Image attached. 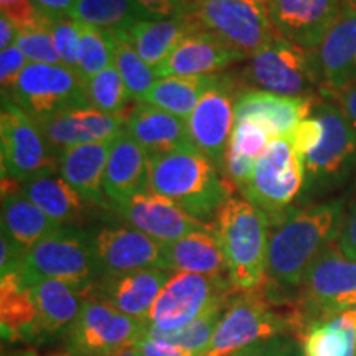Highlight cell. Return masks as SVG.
Wrapping results in <instances>:
<instances>
[{"label": "cell", "instance_id": "cell-33", "mask_svg": "<svg viewBox=\"0 0 356 356\" xmlns=\"http://www.w3.org/2000/svg\"><path fill=\"white\" fill-rule=\"evenodd\" d=\"M273 140L270 134L257 121L243 119L236 121L231 134L228 150H226L225 170L241 193L251 180L257 160Z\"/></svg>", "mask_w": 356, "mask_h": 356}, {"label": "cell", "instance_id": "cell-15", "mask_svg": "<svg viewBox=\"0 0 356 356\" xmlns=\"http://www.w3.org/2000/svg\"><path fill=\"white\" fill-rule=\"evenodd\" d=\"M89 236L97 277L142 269L170 270L167 243H160L131 226H101Z\"/></svg>", "mask_w": 356, "mask_h": 356}, {"label": "cell", "instance_id": "cell-47", "mask_svg": "<svg viewBox=\"0 0 356 356\" xmlns=\"http://www.w3.org/2000/svg\"><path fill=\"white\" fill-rule=\"evenodd\" d=\"M337 244L345 256L356 261V198L346 208L345 220L343 225H341L340 234H338Z\"/></svg>", "mask_w": 356, "mask_h": 356}, {"label": "cell", "instance_id": "cell-14", "mask_svg": "<svg viewBox=\"0 0 356 356\" xmlns=\"http://www.w3.org/2000/svg\"><path fill=\"white\" fill-rule=\"evenodd\" d=\"M248 78L259 91L291 97H315L320 91L312 51L277 37L249 61Z\"/></svg>", "mask_w": 356, "mask_h": 356}, {"label": "cell", "instance_id": "cell-10", "mask_svg": "<svg viewBox=\"0 0 356 356\" xmlns=\"http://www.w3.org/2000/svg\"><path fill=\"white\" fill-rule=\"evenodd\" d=\"M234 287L228 277L173 273L150 309L149 328L172 332L185 327L213 307L229 300Z\"/></svg>", "mask_w": 356, "mask_h": 356}, {"label": "cell", "instance_id": "cell-4", "mask_svg": "<svg viewBox=\"0 0 356 356\" xmlns=\"http://www.w3.org/2000/svg\"><path fill=\"white\" fill-rule=\"evenodd\" d=\"M312 114L322 124V137L302 160L299 207L343 186L356 170V134L340 106L318 99Z\"/></svg>", "mask_w": 356, "mask_h": 356}, {"label": "cell", "instance_id": "cell-7", "mask_svg": "<svg viewBox=\"0 0 356 356\" xmlns=\"http://www.w3.org/2000/svg\"><path fill=\"white\" fill-rule=\"evenodd\" d=\"M304 188V168L291 140L275 137L257 160L251 180L243 195L269 221V226L280 220L299 202Z\"/></svg>", "mask_w": 356, "mask_h": 356}, {"label": "cell", "instance_id": "cell-38", "mask_svg": "<svg viewBox=\"0 0 356 356\" xmlns=\"http://www.w3.org/2000/svg\"><path fill=\"white\" fill-rule=\"evenodd\" d=\"M114 37V66L121 74L131 101H144L149 91L157 81V74L152 66L142 60L139 53L127 42L122 33L113 32Z\"/></svg>", "mask_w": 356, "mask_h": 356}, {"label": "cell", "instance_id": "cell-3", "mask_svg": "<svg viewBox=\"0 0 356 356\" xmlns=\"http://www.w3.org/2000/svg\"><path fill=\"white\" fill-rule=\"evenodd\" d=\"M238 292L261 291L267 280L269 221L246 198L231 197L218 211L213 226Z\"/></svg>", "mask_w": 356, "mask_h": 356}, {"label": "cell", "instance_id": "cell-56", "mask_svg": "<svg viewBox=\"0 0 356 356\" xmlns=\"http://www.w3.org/2000/svg\"><path fill=\"white\" fill-rule=\"evenodd\" d=\"M345 2H348L351 7H355V8H356V2H353V0H345Z\"/></svg>", "mask_w": 356, "mask_h": 356}, {"label": "cell", "instance_id": "cell-29", "mask_svg": "<svg viewBox=\"0 0 356 356\" xmlns=\"http://www.w3.org/2000/svg\"><path fill=\"white\" fill-rule=\"evenodd\" d=\"M20 191L61 226L76 225L84 216L86 202L58 170H48L29 178L22 184Z\"/></svg>", "mask_w": 356, "mask_h": 356}, {"label": "cell", "instance_id": "cell-19", "mask_svg": "<svg viewBox=\"0 0 356 356\" xmlns=\"http://www.w3.org/2000/svg\"><path fill=\"white\" fill-rule=\"evenodd\" d=\"M345 0H270V19L282 38L314 51L330 32Z\"/></svg>", "mask_w": 356, "mask_h": 356}, {"label": "cell", "instance_id": "cell-35", "mask_svg": "<svg viewBox=\"0 0 356 356\" xmlns=\"http://www.w3.org/2000/svg\"><path fill=\"white\" fill-rule=\"evenodd\" d=\"M302 353L304 356H356L353 310L305 325L302 332Z\"/></svg>", "mask_w": 356, "mask_h": 356}, {"label": "cell", "instance_id": "cell-51", "mask_svg": "<svg viewBox=\"0 0 356 356\" xmlns=\"http://www.w3.org/2000/svg\"><path fill=\"white\" fill-rule=\"evenodd\" d=\"M17 38V29L7 17H0V48L6 50V48L15 44Z\"/></svg>", "mask_w": 356, "mask_h": 356}, {"label": "cell", "instance_id": "cell-41", "mask_svg": "<svg viewBox=\"0 0 356 356\" xmlns=\"http://www.w3.org/2000/svg\"><path fill=\"white\" fill-rule=\"evenodd\" d=\"M15 47L24 53L29 63L61 65L55 40L51 35L50 20L42 17L37 24L17 30Z\"/></svg>", "mask_w": 356, "mask_h": 356}, {"label": "cell", "instance_id": "cell-34", "mask_svg": "<svg viewBox=\"0 0 356 356\" xmlns=\"http://www.w3.org/2000/svg\"><path fill=\"white\" fill-rule=\"evenodd\" d=\"M220 81L221 76L216 74L159 78L142 102L188 121L200 99Z\"/></svg>", "mask_w": 356, "mask_h": 356}, {"label": "cell", "instance_id": "cell-32", "mask_svg": "<svg viewBox=\"0 0 356 356\" xmlns=\"http://www.w3.org/2000/svg\"><path fill=\"white\" fill-rule=\"evenodd\" d=\"M60 228L20 190L2 193V231L25 252Z\"/></svg>", "mask_w": 356, "mask_h": 356}, {"label": "cell", "instance_id": "cell-30", "mask_svg": "<svg viewBox=\"0 0 356 356\" xmlns=\"http://www.w3.org/2000/svg\"><path fill=\"white\" fill-rule=\"evenodd\" d=\"M188 17H173V19H144L137 20L127 29L119 30L139 53L147 65L157 68L173 51L178 42L195 29Z\"/></svg>", "mask_w": 356, "mask_h": 356}, {"label": "cell", "instance_id": "cell-46", "mask_svg": "<svg viewBox=\"0 0 356 356\" xmlns=\"http://www.w3.org/2000/svg\"><path fill=\"white\" fill-rule=\"evenodd\" d=\"M145 19H173L185 15L180 0H132Z\"/></svg>", "mask_w": 356, "mask_h": 356}, {"label": "cell", "instance_id": "cell-31", "mask_svg": "<svg viewBox=\"0 0 356 356\" xmlns=\"http://www.w3.org/2000/svg\"><path fill=\"white\" fill-rule=\"evenodd\" d=\"M38 310L32 287L17 273L0 275V327L3 340H24L32 343Z\"/></svg>", "mask_w": 356, "mask_h": 356}, {"label": "cell", "instance_id": "cell-18", "mask_svg": "<svg viewBox=\"0 0 356 356\" xmlns=\"http://www.w3.org/2000/svg\"><path fill=\"white\" fill-rule=\"evenodd\" d=\"M129 226L160 243H173L210 225L188 215L172 200L154 191H142L127 202L111 207Z\"/></svg>", "mask_w": 356, "mask_h": 356}, {"label": "cell", "instance_id": "cell-43", "mask_svg": "<svg viewBox=\"0 0 356 356\" xmlns=\"http://www.w3.org/2000/svg\"><path fill=\"white\" fill-rule=\"evenodd\" d=\"M26 65H29V60H26L24 53L15 44L0 51V86H2V97L8 96L13 91Z\"/></svg>", "mask_w": 356, "mask_h": 356}, {"label": "cell", "instance_id": "cell-42", "mask_svg": "<svg viewBox=\"0 0 356 356\" xmlns=\"http://www.w3.org/2000/svg\"><path fill=\"white\" fill-rule=\"evenodd\" d=\"M50 26L61 65L76 70L79 61V22L65 17L60 20H50Z\"/></svg>", "mask_w": 356, "mask_h": 356}, {"label": "cell", "instance_id": "cell-16", "mask_svg": "<svg viewBox=\"0 0 356 356\" xmlns=\"http://www.w3.org/2000/svg\"><path fill=\"white\" fill-rule=\"evenodd\" d=\"M320 91L335 99L356 84V8L345 2L343 10L322 43L312 51Z\"/></svg>", "mask_w": 356, "mask_h": 356}, {"label": "cell", "instance_id": "cell-49", "mask_svg": "<svg viewBox=\"0 0 356 356\" xmlns=\"http://www.w3.org/2000/svg\"><path fill=\"white\" fill-rule=\"evenodd\" d=\"M38 13L48 20H60L71 17L76 0H33Z\"/></svg>", "mask_w": 356, "mask_h": 356}, {"label": "cell", "instance_id": "cell-13", "mask_svg": "<svg viewBox=\"0 0 356 356\" xmlns=\"http://www.w3.org/2000/svg\"><path fill=\"white\" fill-rule=\"evenodd\" d=\"M149 325L104 302L89 299L65 335V350L74 356H114L145 335Z\"/></svg>", "mask_w": 356, "mask_h": 356}, {"label": "cell", "instance_id": "cell-8", "mask_svg": "<svg viewBox=\"0 0 356 356\" xmlns=\"http://www.w3.org/2000/svg\"><path fill=\"white\" fill-rule=\"evenodd\" d=\"M19 273L29 287L47 279L92 284L97 274L91 236L73 226H61L26 252Z\"/></svg>", "mask_w": 356, "mask_h": 356}, {"label": "cell", "instance_id": "cell-45", "mask_svg": "<svg viewBox=\"0 0 356 356\" xmlns=\"http://www.w3.org/2000/svg\"><path fill=\"white\" fill-rule=\"evenodd\" d=\"M0 12L15 25L17 30L32 26L42 19L33 0H0Z\"/></svg>", "mask_w": 356, "mask_h": 356}, {"label": "cell", "instance_id": "cell-37", "mask_svg": "<svg viewBox=\"0 0 356 356\" xmlns=\"http://www.w3.org/2000/svg\"><path fill=\"white\" fill-rule=\"evenodd\" d=\"M229 300H226L220 305L213 307V309L208 310L207 314H203L202 317L193 320V322L185 325V327L178 328V330L162 332V330H154V328H147V335H149L150 338H154V340L180 346V348L202 356L204 351H207L208 346H210L211 338H213V335H215L218 325H220V322H221V317H222V314H225Z\"/></svg>", "mask_w": 356, "mask_h": 356}, {"label": "cell", "instance_id": "cell-57", "mask_svg": "<svg viewBox=\"0 0 356 356\" xmlns=\"http://www.w3.org/2000/svg\"><path fill=\"white\" fill-rule=\"evenodd\" d=\"M353 2H356V0H353Z\"/></svg>", "mask_w": 356, "mask_h": 356}, {"label": "cell", "instance_id": "cell-26", "mask_svg": "<svg viewBox=\"0 0 356 356\" xmlns=\"http://www.w3.org/2000/svg\"><path fill=\"white\" fill-rule=\"evenodd\" d=\"M126 132L149 157L190 147L188 124L155 106L139 102L126 119Z\"/></svg>", "mask_w": 356, "mask_h": 356}, {"label": "cell", "instance_id": "cell-50", "mask_svg": "<svg viewBox=\"0 0 356 356\" xmlns=\"http://www.w3.org/2000/svg\"><path fill=\"white\" fill-rule=\"evenodd\" d=\"M335 99L338 101V106L343 111L345 118L348 119L350 126L353 127L356 134V84L351 88H346L340 95H337Z\"/></svg>", "mask_w": 356, "mask_h": 356}, {"label": "cell", "instance_id": "cell-17", "mask_svg": "<svg viewBox=\"0 0 356 356\" xmlns=\"http://www.w3.org/2000/svg\"><path fill=\"white\" fill-rule=\"evenodd\" d=\"M234 102L231 84L221 76V81L200 99L186 121L191 145L218 168L225 167L226 150L236 124Z\"/></svg>", "mask_w": 356, "mask_h": 356}, {"label": "cell", "instance_id": "cell-21", "mask_svg": "<svg viewBox=\"0 0 356 356\" xmlns=\"http://www.w3.org/2000/svg\"><path fill=\"white\" fill-rule=\"evenodd\" d=\"M32 293L38 310L32 343L65 338L89 299L91 284L47 279L33 284Z\"/></svg>", "mask_w": 356, "mask_h": 356}, {"label": "cell", "instance_id": "cell-9", "mask_svg": "<svg viewBox=\"0 0 356 356\" xmlns=\"http://www.w3.org/2000/svg\"><path fill=\"white\" fill-rule=\"evenodd\" d=\"M0 152L3 180L24 184L43 172L58 170V154L38 122L7 97H2L0 113Z\"/></svg>", "mask_w": 356, "mask_h": 356}, {"label": "cell", "instance_id": "cell-20", "mask_svg": "<svg viewBox=\"0 0 356 356\" xmlns=\"http://www.w3.org/2000/svg\"><path fill=\"white\" fill-rule=\"evenodd\" d=\"M172 274L163 269H142L97 277L89 287V297L147 322L150 309Z\"/></svg>", "mask_w": 356, "mask_h": 356}, {"label": "cell", "instance_id": "cell-23", "mask_svg": "<svg viewBox=\"0 0 356 356\" xmlns=\"http://www.w3.org/2000/svg\"><path fill=\"white\" fill-rule=\"evenodd\" d=\"M241 60L246 58L231 50L215 35L195 26L154 71L157 78L213 76L218 71Z\"/></svg>", "mask_w": 356, "mask_h": 356}, {"label": "cell", "instance_id": "cell-24", "mask_svg": "<svg viewBox=\"0 0 356 356\" xmlns=\"http://www.w3.org/2000/svg\"><path fill=\"white\" fill-rule=\"evenodd\" d=\"M317 102V97L279 96L259 89L248 91L234 102L236 121H257L275 139L287 136L297 124L310 118Z\"/></svg>", "mask_w": 356, "mask_h": 356}, {"label": "cell", "instance_id": "cell-25", "mask_svg": "<svg viewBox=\"0 0 356 356\" xmlns=\"http://www.w3.org/2000/svg\"><path fill=\"white\" fill-rule=\"evenodd\" d=\"M149 190V155L127 132L114 140L104 173V195L111 207Z\"/></svg>", "mask_w": 356, "mask_h": 356}, {"label": "cell", "instance_id": "cell-22", "mask_svg": "<svg viewBox=\"0 0 356 356\" xmlns=\"http://www.w3.org/2000/svg\"><path fill=\"white\" fill-rule=\"evenodd\" d=\"M126 119L122 114H108L88 106L63 111L37 122L48 144L60 154L68 147L115 140L126 132Z\"/></svg>", "mask_w": 356, "mask_h": 356}, {"label": "cell", "instance_id": "cell-5", "mask_svg": "<svg viewBox=\"0 0 356 356\" xmlns=\"http://www.w3.org/2000/svg\"><path fill=\"white\" fill-rule=\"evenodd\" d=\"M270 0H193L185 17L231 50L252 58L280 37L270 19Z\"/></svg>", "mask_w": 356, "mask_h": 356}, {"label": "cell", "instance_id": "cell-2", "mask_svg": "<svg viewBox=\"0 0 356 356\" xmlns=\"http://www.w3.org/2000/svg\"><path fill=\"white\" fill-rule=\"evenodd\" d=\"M149 190L203 222L216 218L231 197L218 167L193 145L149 157Z\"/></svg>", "mask_w": 356, "mask_h": 356}, {"label": "cell", "instance_id": "cell-52", "mask_svg": "<svg viewBox=\"0 0 356 356\" xmlns=\"http://www.w3.org/2000/svg\"><path fill=\"white\" fill-rule=\"evenodd\" d=\"M114 356H142L139 353V350L136 348V346H129V348H124L119 351V353H115Z\"/></svg>", "mask_w": 356, "mask_h": 356}, {"label": "cell", "instance_id": "cell-48", "mask_svg": "<svg viewBox=\"0 0 356 356\" xmlns=\"http://www.w3.org/2000/svg\"><path fill=\"white\" fill-rule=\"evenodd\" d=\"M134 346L139 350V353L142 356H200V355L191 353V351L180 348V346L154 340V338H150L149 335H147V332L144 337L139 338V340L136 341V345Z\"/></svg>", "mask_w": 356, "mask_h": 356}, {"label": "cell", "instance_id": "cell-11", "mask_svg": "<svg viewBox=\"0 0 356 356\" xmlns=\"http://www.w3.org/2000/svg\"><path fill=\"white\" fill-rule=\"evenodd\" d=\"M6 97L35 121L89 106L86 83L76 70L65 65L29 63L22 71L13 91Z\"/></svg>", "mask_w": 356, "mask_h": 356}, {"label": "cell", "instance_id": "cell-40", "mask_svg": "<svg viewBox=\"0 0 356 356\" xmlns=\"http://www.w3.org/2000/svg\"><path fill=\"white\" fill-rule=\"evenodd\" d=\"M86 96L91 108L108 114H122L127 101H131L126 84L114 65L88 79Z\"/></svg>", "mask_w": 356, "mask_h": 356}, {"label": "cell", "instance_id": "cell-55", "mask_svg": "<svg viewBox=\"0 0 356 356\" xmlns=\"http://www.w3.org/2000/svg\"><path fill=\"white\" fill-rule=\"evenodd\" d=\"M180 2H181V3H184V7L186 8V7H188V6H190V3H191V2H193V0H180Z\"/></svg>", "mask_w": 356, "mask_h": 356}, {"label": "cell", "instance_id": "cell-44", "mask_svg": "<svg viewBox=\"0 0 356 356\" xmlns=\"http://www.w3.org/2000/svg\"><path fill=\"white\" fill-rule=\"evenodd\" d=\"M233 356H304V353L296 341L280 335L248 346Z\"/></svg>", "mask_w": 356, "mask_h": 356}, {"label": "cell", "instance_id": "cell-1", "mask_svg": "<svg viewBox=\"0 0 356 356\" xmlns=\"http://www.w3.org/2000/svg\"><path fill=\"white\" fill-rule=\"evenodd\" d=\"M346 213V200L293 207L269 226L267 280L279 291L300 287L309 267L337 243Z\"/></svg>", "mask_w": 356, "mask_h": 356}, {"label": "cell", "instance_id": "cell-36", "mask_svg": "<svg viewBox=\"0 0 356 356\" xmlns=\"http://www.w3.org/2000/svg\"><path fill=\"white\" fill-rule=\"evenodd\" d=\"M71 19L108 32H119L145 17L132 0H76Z\"/></svg>", "mask_w": 356, "mask_h": 356}, {"label": "cell", "instance_id": "cell-39", "mask_svg": "<svg viewBox=\"0 0 356 356\" xmlns=\"http://www.w3.org/2000/svg\"><path fill=\"white\" fill-rule=\"evenodd\" d=\"M114 65L113 32L96 29L79 22V61L78 74L86 83L97 73Z\"/></svg>", "mask_w": 356, "mask_h": 356}, {"label": "cell", "instance_id": "cell-12", "mask_svg": "<svg viewBox=\"0 0 356 356\" xmlns=\"http://www.w3.org/2000/svg\"><path fill=\"white\" fill-rule=\"evenodd\" d=\"M302 318L315 320L337 317L356 309V261L345 256L337 243L328 246L302 280Z\"/></svg>", "mask_w": 356, "mask_h": 356}, {"label": "cell", "instance_id": "cell-6", "mask_svg": "<svg viewBox=\"0 0 356 356\" xmlns=\"http://www.w3.org/2000/svg\"><path fill=\"white\" fill-rule=\"evenodd\" d=\"M297 315H282L270 309L261 291L236 292L231 297L211 343L202 356H233L248 346L287 335L300 327Z\"/></svg>", "mask_w": 356, "mask_h": 356}, {"label": "cell", "instance_id": "cell-53", "mask_svg": "<svg viewBox=\"0 0 356 356\" xmlns=\"http://www.w3.org/2000/svg\"><path fill=\"white\" fill-rule=\"evenodd\" d=\"M48 356H74V355H71L70 351L63 350V351H55V353H50Z\"/></svg>", "mask_w": 356, "mask_h": 356}, {"label": "cell", "instance_id": "cell-54", "mask_svg": "<svg viewBox=\"0 0 356 356\" xmlns=\"http://www.w3.org/2000/svg\"><path fill=\"white\" fill-rule=\"evenodd\" d=\"M7 356V355H3ZM8 356H35V353H32V351H24V353H17V355H8Z\"/></svg>", "mask_w": 356, "mask_h": 356}, {"label": "cell", "instance_id": "cell-27", "mask_svg": "<svg viewBox=\"0 0 356 356\" xmlns=\"http://www.w3.org/2000/svg\"><path fill=\"white\" fill-rule=\"evenodd\" d=\"M114 140L68 147L58 154V172L86 203H101L104 173Z\"/></svg>", "mask_w": 356, "mask_h": 356}, {"label": "cell", "instance_id": "cell-28", "mask_svg": "<svg viewBox=\"0 0 356 356\" xmlns=\"http://www.w3.org/2000/svg\"><path fill=\"white\" fill-rule=\"evenodd\" d=\"M167 254L172 273L228 277L225 254L213 226L193 231L178 241L167 243Z\"/></svg>", "mask_w": 356, "mask_h": 356}]
</instances>
